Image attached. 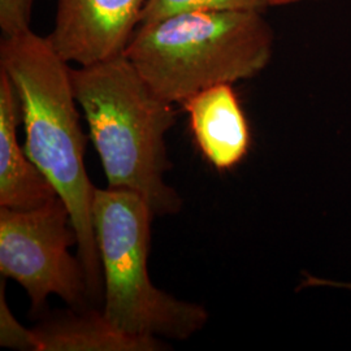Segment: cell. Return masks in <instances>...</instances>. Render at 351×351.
Instances as JSON below:
<instances>
[{
	"label": "cell",
	"mask_w": 351,
	"mask_h": 351,
	"mask_svg": "<svg viewBox=\"0 0 351 351\" xmlns=\"http://www.w3.org/2000/svg\"><path fill=\"white\" fill-rule=\"evenodd\" d=\"M0 69L12 82L20 101L25 150L66 204L77 234V256L84 265L93 306L103 303V272L93 224L97 188L85 167L88 137L81 125L72 85V66L49 37L32 29L3 36Z\"/></svg>",
	"instance_id": "cell-1"
},
{
	"label": "cell",
	"mask_w": 351,
	"mask_h": 351,
	"mask_svg": "<svg viewBox=\"0 0 351 351\" xmlns=\"http://www.w3.org/2000/svg\"><path fill=\"white\" fill-rule=\"evenodd\" d=\"M71 77L108 188L137 193L155 216L180 213L184 201L165 182L175 104L159 97L125 55L72 68Z\"/></svg>",
	"instance_id": "cell-2"
},
{
	"label": "cell",
	"mask_w": 351,
	"mask_h": 351,
	"mask_svg": "<svg viewBox=\"0 0 351 351\" xmlns=\"http://www.w3.org/2000/svg\"><path fill=\"white\" fill-rule=\"evenodd\" d=\"M274 45L262 11L191 12L141 24L124 55L159 97L181 104L204 88L259 75Z\"/></svg>",
	"instance_id": "cell-3"
},
{
	"label": "cell",
	"mask_w": 351,
	"mask_h": 351,
	"mask_svg": "<svg viewBox=\"0 0 351 351\" xmlns=\"http://www.w3.org/2000/svg\"><path fill=\"white\" fill-rule=\"evenodd\" d=\"M154 216L137 193L95 190L93 224L103 272L101 313L126 335L184 341L203 329L208 313L152 284L147 261Z\"/></svg>",
	"instance_id": "cell-4"
},
{
	"label": "cell",
	"mask_w": 351,
	"mask_h": 351,
	"mask_svg": "<svg viewBox=\"0 0 351 351\" xmlns=\"http://www.w3.org/2000/svg\"><path fill=\"white\" fill-rule=\"evenodd\" d=\"M72 216L59 197L32 210L0 207V274L21 285L39 314L51 295L71 308L93 307Z\"/></svg>",
	"instance_id": "cell-5"
},
{
	"label": "cell",
	"mask_w": 351,
	"mask_h": 351,
	"mask_svg": "<svg viewBox=\"0 0 351 351\" xmlns=\"http://www.w3.org/2000/svg\"><path fill=\"white\" fill-rule=\"evenodd\" d=\"M146 0H58L51 45L66 63L88 66L125 53Z\"/></svg>",
	"instance_id": "cell-6"
},
{
	"label": "cell",
	"mask_w": 351,
	"mask_h": 351,
	"mask_svg": "<svg viewBox=\"0 0 351 351\" xmlns=\"http://www.w3.org/2000/svg\"><path fill=\"white\" fill-rule=\"evenodd\" d=\"M181 106L198 149L213 168L230 171L247 156L250 126L232 84L204 88Z\"/></svg>",
	"instance_id": "cell-7"
},
{
	"label": "cell",
	"mask_w": 351,
	"mask_h": 351,
	"mask_svg": "<svg viewBox=\"0 0 351 351\" xmlns=\"http://www.w3.org/2000/svg\"><path fill=\"white\" fill-rule=\"evenodd\" d=\"M21 110L10 77L0 69V207L32 210L58 198L50 181L19 145Z\"/></svg>",
	"instance_id": "cell-8"
},
{
	"label": "cell",
	"mask_w": 351,
	"mask_h": 351,
	"mask_svg": "<svg viewBox=\"0 0 351 351\" xmlns=\"http://www.w3.org/2000/svg\"><path fill=\"white\" fill-rule=\"evenodd\" d=\"M40 351H163V339L126 335L101 311L71 308L50 316L33 328Z\"/></svg>",
	"instance_id": "cell-9"
},
{
	"label": "cell",
	"mask_w": 351,
	"mask_h": 351,
	"mask_svg": "<svg viewBox=\"0 0 351 351\" xmlns=\"http://www.w3.org/2000/svg\"><path fill=\"white\" fill-rule=\"evenodd\" d=\"M264 8H267L264 0H146L139 25L184 13L263 11Z\"/></svg>",
	"instance_id": "cell-10"
},
{
	"label": "cell",
	"mask_w": 351,
	"mask_h": 351,
	"mask_svg": "<svg viewBox=\"0 0 351 351\" xmlns=\"http://www.w3.org/2000/svg\"><path fill=\"white\" fill-rule=\"evenodd\" d=\"M5 284L0 282V346L20 351H40V343L34 329L23 326L8 307Z\"/></svg>",
	"instance_id": "cell-11"
},
{
	"label": "cell",
	"mask_w": 351,
	"mask_h": 351,
	"mask_svg": "<svg viewBox=\"0 0 351 351\" xmlns=\"http://www.w3.org/2000/svg\"><path fill=\"white\" fill-rule=\"evenodd\" d=\"M34 0H0V29L3 36L19 34L30 29Z\"/></svg>",
	"instance_id": "cell-12"
},
{
	"label": "cell",
	"mask_w": 351,
	"mask_h": 351,
	"mask_svg": "<svg viewBox=\"0 0 351 351\" xmlns=\"http://www.w3.org/2000/svg\"><path fill=\"white\" fill-rule=\"evenodd\" d=\"M308 284V287H337V288L349 289L351 291V284H339V282H333V281H328V280H322V278H316V277H307L306 280V285Z\"/></svg>",
	"instance_id": "cell-13"
},
{
	"label": "cell",
	"mask_w": 351,
	"mask_h": 351,
	"mask_svg": "<svg viewBox=\"0 0 351 351\" xmlns=\"http://www.w3.org/2000/svg\"><path fill=\"white\" fill-rule=\"evenodd\" d=\"M264 1L267 7H284V5H291V4L303 3V1H317V0H264Z\"/></svg>",
	"instance_id": "cell-14"
}]
</instances>
